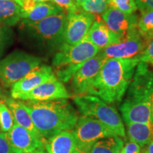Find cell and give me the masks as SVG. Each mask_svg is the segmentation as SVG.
Wrapping results in <instances>:
<instances>
[{
  "label": "cell",
  "instance_id": "ffe728a7",
  "mask_svg": "<svg viewBox=\"0 0 153 153\" xmlns=\"http://www.w3.org/2000/svg\"><path fill=\"white\" fill-rule=\"evenodd\" d=\"M22 20L21 6L14 0H0V24L11 27Z\"/></svg>",
  "mask_w": 153,
  "mask_h": 153
},
{
  "label": "cell",
  "instance_id": "9c48e42d",
  "mask_svg": "<svg viewBox=\"0 0 153 153\" xmlns=\"http://www.w3.org/2000/svg\"><path fill=\"white\" fill-rule=\"evenodd\" d=\"M147 42L137 29L129 33L119 43L100 50L99 53L106 59H132L138 57L147 45Z\"/></svg>",
  "mask_w": 153,
  "mask_h": 153
},
{
  "label": "cell",
  "instance_id": "8992f818",
  "mask_svg": "<svg viewBox=\"0 0 153 153\" xmlns=\"http://www.w3.org/2000/svg\"><path fill=\"white\" fill-rule=\"evenodd\" d=\"M73 100L82 116L99 120L118 136H126L125 128L120 115L108 103L96 96L89 94L76 96Z\"/></svg>",
  "mask_w": 153,
  "mask_h": 153
},
{
  "label": "cell",
  "instance_id": "603a6c76",
  "mask_svg": "<svg viewBox=\"0 0 153 153\" xmlns=\"http://www.w3.org/2000/svg\"><path fill=\"white\" fill-rule=\"evenodd\" d=\"M137 30L147 43L153 38V10L141 13L137 20Z\"/></svg>",
  "mask_w": 153,
  "mask_h": 153
},
{
  "label": "cell",
  "instance_id": "9a60e30c",
  "mask_svg": "<svg viewBox=\"0 0 153 153\" xmlns=\"http://www.w3.org/2000/svg\"><path fill=\"white\" fill-rule=\"evenodd\" d=\"M54 76L51 67L45 65L38 66L12 85L11 97L14 99L18 95L27 93Z\"/></svg>",
  "mask_w": 153,
  "mask_h": 153
},
{
  "label": "cell",
  "instance_id": "74e56055",
  "mask_svg": "<svg viewBox=\"0 0 153 153\" xmlns=\"http://www.w3.org/2000/svg\"><path fill=\"white\" fill-rule=\"evenodd\" d=\"M123 148H124V147H123ZM123 148L122 149H120V150H118L117 153H124V148Z\"/></svg>",
  "mask_w": 153,
  "mask_h": 153
},
{
  "label": "cell",
  "instance_id": "7c38bea8",
  "mask_svg": "<svg viewBox=\"0 0 153 153\" xmlns=\"http://www.w3.org/2000/svg\"><path fill=\"white\" fill-rule=\"evenodd\" d=\"M70 97L66 88L56 77L53 76L37 87L26 94L18 95L15 99L22 101H46L57 100V99H67Z\"/></svg>",
  "mask_w": 153,
  "mask_h": 153
},
{
  "label": "cell",
  "instance_id": "44dd1931",
  "mask_svg": "<svg viewBox=\"0 0 153 153\" xmlns=\"http://www.w3.org/2000/svg\"><path fill=\"white\" fill-rule=\"evenodd\" d=\"M62 11V9L55 3L38 2L32 10L22 15V19L26 22L35 23Z\"/></svg>",
  "mask_w": 153,
  "mask_h": 153
},
{
  "label": "cell",
  "instance_id": "ab89813d",
  "mask_svg": "<svg viewBox=\"0 0 153 153\" xmlns=\"http://www.w3.org/2000/svg\"><path fill=\"white\" fill-rule=\"evenodd\" d=\"M14 1H16V2L19 4H20V3H21V1H22V0H14Z\"/></svg>",
  "mask_w": 153,
  "mask_h": 153
},
{
  "label": "cell",
  "instance_id": "f1b7e54d",
  "mask_svg": "<svg viewBox=\"0 0 153 153\" xmlns=\"http://www.w3.org/2000/svg\"><path fill=\"white\" fill-rule=\"evenodd\" d=\"M140 62L153 66V38H151L141 55L138 57Z\"/></svg>",
  "mask_w": 153,
  "mask_h": 153
},
{
  "label": "cell",
  "instance_id": "d590c367",
  "mask_svg": "<svg viewBox=\"0 0 153 153\" xmlns=\"http://www.w3.org/2000/svg\"><path fill=\"white\" fill-rule=\"evenodd\" d=\"M75 1H76V2L77 3V4L79 5V7H81V6L82 5V4L85 2V0H75Z\"/></svg>",
  "mask_w": 153,
  "mask_h": 153
},
{
  "label": "cell",
  "instance_id": "484cf974",
  "mask_svg": "<svg viewBox=\"0 0 153 153\" xmlns=\"http://www.w3.org/2000/svg\"><path fill=\"white\" fill-rule=\"evenodd\" d=\"M14 32L8 26L0 25V57L14 42Z\"/></svg>",
  "mask_w": 153,
  "mask_h": 153
},
{
  "label": "cell",
  "instance_id": "5b68a950",
  "mask_svg": "<svg viewBox=\"0 0 153 153\" xmlns=\"http://www.w3.org/2000/svg\"><path fill=\"white\" fill-rule=\"evenodd\" d=\"M99 51L87 36L74 45L63 43L53 59V66L57 69V79L61 82H68L82 65L95 56Z\"/></svg>",
  "mask_w": 153,
  "mask_h": 153
},
{
  "label": "cell",
  "instance_id": "e575fe53",
  "mask_svg": "<svg viewBox=\"0 0 153 153\" xmlns=\"http://www.w3.org/2000/svg\"><path fill=\"white\" fill-rule=\"evenodd\" d=\"M27 153H47V152H45L43 148H38L35 150L31 151V152H27Z\"/></svg>",
  "mask_w": 153,
  "mask_h": 153
},
{
  "label": "cell",
  "instance_id": "d6a6232c",
  "mask_svg": "<svg viewBox=\"0 0 153 153\" xmlns=\"http://www.w3.org/2000/svg\"><path fill=\"white\" fill-rule=\"evenodd\" d=\"M124 153H141V147L133 141H128L124 146Z\"/></svg>",
  "mask_w": 153,
  "mask_h": 153
},
{
  "label": "cell",
  "instance_id": "4dcf8cb0",
  "mask_svg": "<svg viewBox=\"0 0 153 153\" xmlns=\"http://www.w3.org/2000/svg\"><path fill=\"white\" fill-rule=\"evenodd\" d=\"M135 1L140 13L153 10V0H135Z\"/></svg>",
  "mask_w": 153,
  "mask_h": 153
},
{
  "label": "cell",
  "instance_id": "4fadbf2b",
  "mask_svg": "<svg viewBox=\"0 0 153 153\" xmlns=\"http://www.w3.org/2000/svg\"><path fill=\"white\" fill-rule=\"evenodd\" d=\"M101 18L111 31L123 37L137 29L138 17L135 13L126 14L113 7H108L101 14Z\"/></svg>",
  "mask_w": 153,
  "mask_h": 153
},
{
  "label": "cell",
  "instance_id": "8d00e7d4",
  "mask_svg": "<svg viewBox=\"0 0 153 153\" xmlns=\"http://www.w3.org/2000/svg\"><path fill=\"white\" fill-rule=\"evenodd\" d=\"M36 2H48L49 1H52V0H34Z\"/></svg>",
  "mask_w": 153,
  "mask_h": 153
},
{
  "label": "cell",
  "instance_id": "836d02e7",
  "mask_svg": "<svg viewBox=\"0 0 153 153\" xmlns=\"http://www.w3.org/2000/svg\"><path fill=\"white\" fill-rule=\"evenodd\" d=\"M141 153H153V140L148 145L141 148Z\"/></svg>",
  "mask_w": 153,
  "mask_h": 153
},
{
  "label": "cell",
  "instance_id": "6da1fadb",
  "mask_svg": "<svg viewBox=\"0 0 153 153\" xmlns=\"http://www.w3.org/2000/svg\"><path fill=\"white\" fill-rule=\"evenodd\" d=\"M120 111L126 124L153 125V71L147 63L137 65Z\"/></svg>",
  "mask_w": 153,
  "mask_h": 153
},
{
  "label": "cell",
  "instance_id": "30bf717a",
  "mask_svg": "<svg viewBox=\"0 0 153 153\" xmlns=\"http://www.w3.org/2000/svg\"><path fill=\"white\" fill-rule=\"evenodd\" d=\"M106 60L99 52L82 65L71 79L72 91L74 94H87Z\"/></svg>",
  "mask_w": 153,
  "mask_h": 153
},
{
  "label": "cell",
  "instance_id": "ba28073f",
  "mask_svg": "<svg viewBox=\"0 0 153 153\" xmlns=\"http://www.w3.org/2000/svg\"><path fill=\"white\" fill-rule=\"evenodd\" d=\"M73 132L76 148L82 152L88 153L91 147L99 140L105 137L118 136L99 120L89 116L78 118Z\"/></svg>",
  "mask_w": 153,
  "mask_h": 153
},
{
  "label": "cell",
  "instance_id": "5bb4252c",
  "mask_svg": "<svg viewBox=\"0 0 153 153\" xmlns=\"http://www.w3.org/2000/svg\"><path fill=\"white\" fill-rule=\"evenodd\" d=\"M5 135L14 153H27L44 148L42 141L16 123Z\"/></svg>",
  "mask_w": 153,
  "mask_h": 153
},
{
  "label": "cell",
  "instance_id": "f35d334b",
  "mask_svg": "<svg viewBox=\"0 0 153 153\" xmlns=\"http://www.w3.org/2000/svg\"><path fill=\"white\" fill-rule=\"evenodd\" d=\"M75 153H85V152H82V151H80V150H79L77 149V150H76V152Z\"/></svg>",
  "mask_w": 153,
  "mask_h": 153
},
{
  "label": "cell",
  "instance_id": "7bdbcfd3",
  "mask_svg": "<svg viewBox=\"0 0 153 153\" xmlns=\"http://www.w3.org/2000/svg\"><path fill=\"white\" fill-rule=\"evenodd\" d=\"M0 25H1V24H0Z\"/></svg>",
  "mask_w": 153,
  "mask_h": 153
},
{
  "label": "cell",
  "instance_id": "ac0fdd59",
  "mask_svg": "<svg viewBox=\"0 0 153 153\" xmlns=\"http://www.w3.org/2000/svg\"><path fill=\"white\" fill-rule=\"evenodd\" d=\"M44 148L47 153H75L77 150L74 133L70 131L60 132L47 139Z\"/></svg>",
  "mask_w": 153,
  "mask_h": 153
},
{
  "label": "cell",
  "instance_id": "b9f144b4",
  "mask_svg": "<svg viewBox=\"0 0 153 153\" xmlns=\"http://www.w3.org/2000/svg\"><path fill=\"white\" fill-rule=\"evenodd\" d=\"M0 126H1V122H0Z\"/></svg>",
  "mask_w": 153,
  "mask_h": 153
},
{
  "label": "cell",
  "instance_id": "2e32d148",
  "mask_svg": "<svg viewBox=\"0 0 153 153\" xmlns=\"http://www.w3.org/2000/svg\"><path fill=\"white\" fill-rule=\"evenodd\" d=\"M87 38L97 48L102 50L119 43L125 37L111 31L104 22L95 19L88 31Z\"/></svg>",
  "mask_w": 153,
  "mask_h": 153
},
{
  "label": "cell",
  "instance_id": "7a4b0ae2",
  "mask_svg": "<svg viewBox=\"0 0 153 153\" xmlns=\"http://www.w3.org/2000/svg\"><path fill=\"white\" fill-rule=\"evenodd\" d=\"M140 60L107 59L87 94L99 97L108 104L119 102L128 88Z\"/></svg>",
  "mask_w": 153,
  "mask_h": 153
},
{
  "label": "cell",
  "instance_id": "83f0119b",
  "mask_svg": "<svg viewBox=\"0 0 153 153\" xmlns=\"http://www.w3.org/2000/svg\"><path fill=\"white\" fill-rule=\"evenodd\" d=\"M55 4L58 6L63 11L68 13H75L79 11V5L75 0H52Z\"/></svg>",
  "mask_w": 153,
  "mask_h": 153
},
{
  "label": "cell",
  "instance_id": "52a82bcc",
  "mask_svg": "<svg viewBox=\"0 0 153 153\" xmlns=\"http://www.w3.org/2000/svg\"><path fill=\"white\" fill-rule=\"evenodd\" d=\"M42 58L24 51H15L0 60V83L9 87L28 72L41 65Z\"/></svg>",
  "mask_w": 153,
  "mask_h": 153
},
{
  "label": "cell",
  "instance_id": "1f68e13d",
  "mask_svg": "<svg viewBox=\"0 0 153 153\" xmlns=\"http://www.w3.org/2000/svg\"><path fill=\"white\" fill-rule=\"evenodd\" d=\"M37 3L34 0H22L19 4L22 8V16L32 10Z\"/></svg>",
  "mask_w": 153,
  "mask_h": 153
},
{
  "label": "cell",
  "instance_id": "e0dca14e",
  "mask_svg": "<svg viewBox=\"0 0 153 153\" xmlns=\"http://www.w3.org/2000/svg\"><path fill=\"white\" fill-rule=\"evenodd\" d=\"M6 104L9 107L14 116L15 122L22 127L29 131L33 135L43 143L46 140L42 136L34 125L29 112L26 109L23 101L16 100L13 98H6L4 99Z\"/></svg>",
  "mask_w": 153,
  "mask_h": 153
},
{
  "label": "cell",
  "instance_id": "d6986e66",
  "mask_svg": "<svg viewBox=\"0 0 153 153\" xmlns=\"http://www.w3.org/2000/svg\"><path fill=\"white\" fill-rule=\"evenodd\" d=\"M127 133L130 140L137 143L141 148L153 140V125L143 123L126 124Z\"/></svg>",
  "mask_w": 153,
  "mask_h": 153
},
{
  "label": "cell",
  "instance_id": "4316f807",
  "mask_svg": "<svg viewBox=\"0 0 153 153\" xmlns=\"http://www.w3.org/2000/svg\"><path fill=\"white\" fill-rule=\"evenodd\" d=\"M109 7H113L126 14H134L137 10L135 0H108Z\"/></svg>",
  "mask_w": 153,
  "mask_h": 153
},
{
  "label": "cell",
  "instance_id": "cb8c5ba5",
  "mask_svg": "<svg viewBox=\"0 0 153 153\" xmlns=\"http://www.w3.org/2000/svg\"><path fill=\"white\" fill-rule=\"evenodd\" d=\"M0 129L5 133L10 131L16 123L11 110L3 101H0Z\"/></svg>",
  "mask_w": 153,
  "mask_h": 153
},
{
  "label": "cell",
  "instance_id": "f546056e",
  "mask_svg": "<svg viewBox=\"0 0 153 153\" xmlns=\"http://www.w3.org/2000/svg\"><path fill=\"white\" fill-rule=\"evenodd\" d=\"M0 153H14L3 132H0Z\"/></svg>",
  "mask_w": 153,
  "mask_h": 153
},
{
  "label": "cell",
  "instance_id": "277c9868",
  "mask_svg": "<svg viewBox=\"0 0 153 153\" xmlns=\"http://www.w3.org/2000/svg\"><path fill=\"white\" fill-rule=\"evenodd\" d=\"M66 19L67 14L63 11L38 22L22 21L19 27L21 36L30 45L45 51H57L64 43Z\"/></svg>",
  "mask_w": 153,
  "mask_h": 153
},
{
  "label": "cell",
  "instance_id": "d4e9b609",
  "mask_svg": "<svg viewBox=\"0 0 153 153\" xmlns=\"http://www.w3.org/2000/svg\"><path fill=\"white\" fill-rule=\"evenodd\" d=\"M81 7L86 12L101 15L109 7V3L108 0H85Z\"/></svg>",
  "mask_w": 153,
  "mask_h": 153
},
{
  "label": "cell",
  "instance_id": "8fae6325",
  "mask_svg": "<svg viewBox=\"0 0 153 153\" xmlns=\"http://www.w3.org/2000/svg\"><path fill=\"white\" fill-rule=\"evenodd\" d=\"M95 19L94 15L86 11L68 13L63 34L64 43L74 45L82 41L87 36Z\"/></svg>",
  "mask_w": 153,
  "mask_h": 153
},
{
  "label": "cell",
  "instance_id": "3957f363",
  "mask_svg": "<svg viewBox=\"0 0 153 153\" xmlns=\"http://www.w3.org/2000/svg\"><path fill=\"white\" fill-rule=\"evenodd\" d=\"M36 128L45 140L60 132L74 129L78 116L67 99L23 101Z\"/></svg>",
  "mask_w": 153,
  "mask_h": 153
},
{
  "label": "cell",
  "instance_id": "60d3db41",
  "mask_svg": "<svg viewBox=\"0 0 153 153\" xmlns=\"http://www.w3.org/2000/svg\"><path fill=\"white\" fill-rule=\"evenodd\" d=\"M1 97V89H0V98Z\"/></svg>",
  "mask_w": 153,
  "mask_h": 153
},
{
  "label": "cell",
  "instance_id": "7402d4cb",
  "mask_svg": "<svg viewBox=\"0 0 153 153\" xmlns=\"http://www.w3.org/2000/svg\"><path fill=\"white\" fill-rule=\"evenodd\" d=\"M123 147V141L120 137H108L97 141L88 153H117Z\"/></svg>",
  "mask_w": 153,
  "mask_h": 153
}]
</instances>
